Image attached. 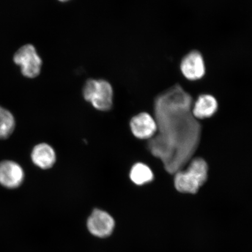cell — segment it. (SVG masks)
<instances>
[{
  "instance_id": "cell-7",
  "label": "cell",
  "mask_w": 252,
  "mask_h": 252,
  "mask_svg": "<svg viewBox=\"0 0 252 252\" xmlns=\"http://www.w3.org/2000/svg\"><path fill=\"white\" fill-rule=\"evenodd\" d=\"M24 172L22 167L12 160L0 162V184L8 189L20 187L24 180Z\"/></svg>"
},
{
  "instance_id": "cell-11",
  "label": "cell",
  "mask_w": 252,
  "mask_h": 252,
  "mask_svg": "<svg viewBox=\"0 0 252 252\" xmlns=\"http://www.w3.org/2000/svg\"><path fill=\"white\" fill-rule=\"evenodd\" d=\"M130 178L134 184L141 186L152 181L154 175L150 167L143 163H137L131 168Z\"/></svg>"
},
{
  "instance_id": "cell-3",
  "label": "cell",
  "mask_w": 252,
  "mask_h": 252,
  "mask_svg": "<svg viewBox=\"0 0 252 252\" xmlns=\"http://www.w3.org/2000/svg\"><path fill=\"white\" fill-rule=\"evenodd\" d=\"M83 94L85 99L97 110L107 111L112 108L113 89L108 81L102 80H88L85 85Z\"/></svg>"
},
{
  "instance_id": "cell-10",
  "label": "cell",
  "mask_w": 252,
  "mask_h": 252,
  "mask_svg": "<svg viewBox=\"0 0 252 252\" xmlns=\"http://www.w3.org/2000/svg\"><path fill=\"white\" fill-rule=\"evenodd\" d=\"M218 103L213 96L209 94H201L192 107V114L196 119H203L211 117L217 111Z\"/></svg>"
},
{
  "instance_id": "cell-1",
  "label": "cell",
  "mask_w": 252,
  "mask_h": 252,
  "mask_svg": "<svg viewBox=\"0 0 252 252\" xmlns=\"http://www.w3.org/2000/svg\"><path fill=\"white\" fill-rule=\"evenodd\" d=\"M192 107L190 94L179 85L169 88L156 99V121L159 133L149 142V149L162 160L170 173L181 169L199 142L201 127L192 114Z\"/></svg>"
},
{
  "instance_id": "cell-2",
  "label": "cell",
  "mask_w": 252,
  "mask_h": 252,
  "mask_svg": "<svg viewBox=\"0 0 252 252\" xmlns=\"http://www.w3.org/2000/svg\"><path fill=\"white\" fill-rule=\"evenodd\" d=\"M208 166L206 161L197 158L191 160L187 169L176 172L175 186L182 193L194 194L206 182Z\"/></svg>"
},
{
  "instance_id": "cell-8",
  "label": "cell",
  "mask_w": 252,
  "mask_h": 252,
  "mask_svg": "<svg viewBox=\"0 0 252 252\" xmlns=\"http://www.w3.org/2000/svg\"><path fill=\"white\" fill-rule=\"evenodd\" d=\"M130 128L135 137L146 140L154 136L157 131V125L152 116L149 113L143 112L132 118Z\"/></svg>"
},
{
  "instance_id": "cell-13",
  "label": "cell",
  "mask_w": 252,
  "mask_h": 252,
  "mask_svg": "<svg viewBox=\"0 0 252 252\" xmlns=\"http://www.w3.org/2000/svg\"><path fill=\"white\" fill-rule=\"evenodd\" d=\"M59 1L61 2H67L68 1H70V0H59Z\"/></svg>"
},
{
  "instance_id": "cell-9",
  "label": "cell",
  "mask_w": 252,
  "mask_h": 252,
  "mask_svg": "<svg viewBox=\"0 0 252 252\" xmlns=\"http://www.w3.org/2000/svg\"><path fill=\"white\" fill-rule=\"evenodd\" d=\"M31 158L34 164L41 169L52 168L56 160V153L49 144L42 143L34 147L31 154Z\"/></svg>"
},
{
  "instance_id": "cell-4",
  "label": "cell",
  "mask_w": 252,
  "mask_h": 252,
  "mask_svg": "<svg viewBox=\"0 0 252 252\" xmlns=\"http://www.w3.org/2000/svg\"><path fill=\"white\" fill-rule=\"evenodd\" d=\"M14 62L20 65L22 74L27 78H35L40 74L42 61L33 45L22 46L14 56Z\"/></svg>"
},
{
  "instance_id": "cell-6",
  "label": "cell",
  "mask_w": 252,
  "mask_h": 252,
  "mask_svg": "<svg viewBox=\"0 0 252 252\" xmlns=\"http://www.w3.org/2000/svg\"><path fill=\"white\" fill-rule=\"evenodd\" d=\"M180 69L182 74L187 80H200L204 76L206 71L203 55L197 50H192L183 58Z\"/></svg>"
},
{
  "instance_id": "cell-12",
  "label": "cell",
  "mask_w": 252,
  "mask_h": 252,
  "mask_svg": "<svg viewBox=\"0 0 252 252\" xmlns=\"http://www.w3.org/2000/svg\"><path fill=\"white\" fill-rule=\"evenodd\" d=\"M15 121L12 113L0 106V139H7L13 133Z\"/></svg>"
},
{
  "instance_id": "cell-5",
  "label": "cell",
  "mask_w": 252,
  "mask_h": 252,
  "mask_svg": "<svg viewBox=\"0 0 252 252\" xmlns=\"http://www.w3.org/2000/svg\"><path fill=\"white\" fill-rule=\"evenodd\" d=\"M87 225L91 234L104 238L112 234L115 222L109 213L102 210L95 209L88 218Z\"/></svg>"
}]
</instances>
